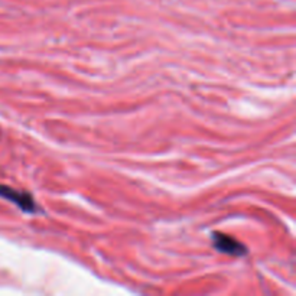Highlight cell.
I'll list each match as a JSON object with an SVG mask.
<instances>
[{"label":"cell","mask_w":296,"mask_h":296,"mask_svg":"<svg viewBox=\"0 0 296 296\" xmlns=\"http://www.w3.org/2000/svg\"><path fill=\"white\" fill-rule=\"evenodd\" d=\"M0 197L8 199L10 202H13L24 213L26 214H36L41 213V208L38 207L36 201L33 199L32 194H28L24 191H17V189L10 188L6 185H0Z\"/></svg>","instance_id":"6da1fadb"},{"label":"cell","mask_w":296,"mask_h":296,"mask_svg":"<svg viewBox=\"0 0 296 296\" xmlns=\"http://www.w3.org/2000/svg\"><path fill=\"white\" fill-rule=\"evenodd\" d=\"M211 240H213V246L217 248L220 253L224 255L234 256V257H241V256L247 255V247L239 241V240L233 239L227 234H222L215 231L211 234Z\"/></svg>","instance_id":"7a4b0ae2"}]
</instances>
